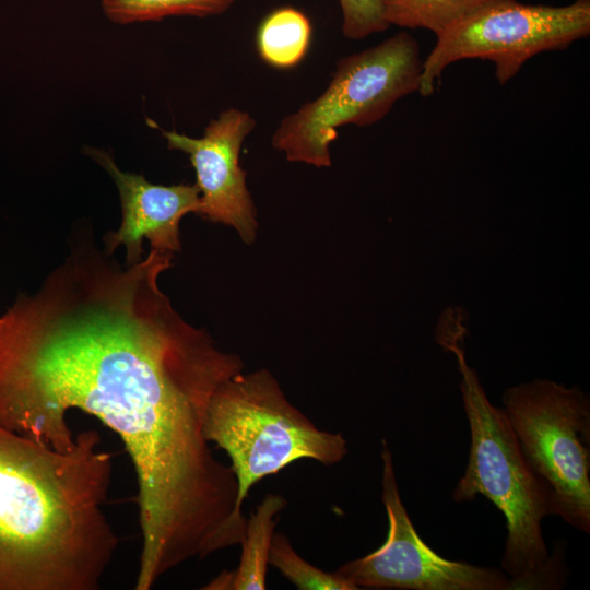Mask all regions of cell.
I'll return each instance as SVG.
<instances>
[{
    "instance_id": "6da1fadb",
    "label": "cell",
    "mask_w": 590,
    "mask_h": 590,
    "mask_svg": "<svg viewBox=\"0 0 590 590\" xmlns=\"http://www.w3.org/2000/svg\"><path fill=\"white\" fill-rule=\"evenodd\" d=\"M172 260L151 248L122 266L79 232L37 292L0 315V426L68 451L75 410L121 439L138 487V590L239 545L247 526L235 474L204 436L213 392L244 362L162 292Z\"/></svg>"
},
{
    "instance_id": "7a4b0ae2",
    "label": "cell",
    "mask_w": 590,
    "mask_h": 590,
    "mask_svg": "<svg viewBox=\"0 0 590 590\" xmlns=\"http://www.w3.org/2000/svg\"><path fill=\"white\" fill-rule=\"evenodd\" d=\"M86 429L59 451L0 426V590H97L119 545L113 455Z\"/></svg>"
},
{
    "instance_id": "3957f363",
    "label": "cell",
    "mask_w": 590,
    "mask_h": 590,
    "mask_svg": "<svg viewBox=\"0 0 590 590\" xmlns=\"http://www.w3.org/2000/svg\"><path fill=\"white\" fill-rule=\"evenodd\" d=\"M463 315L440 316L436 341L455 354L461 396L470 426V451L452 498L462 503L486 497L506 519L502 567L514 589H557L563 581L559 556L548 553L542 521L550 516L546 492L533 474L502 408L493 405L464 356Z\"/></svg>"
},
{
    "instance_id": "277c9868",
    "label": "cell",
    "mask_w": 590,
    "mask_h": 590,
    "mask_svg": "<svg viewBox=\"0 0 590 590\" xmlns=\"http://www.w3.org/2000/svg\"><path fill=\"white\" fill-rule=\"evenodd\" d=\"M204 436L228 456L240 507L256 483L291 463L310 459L330 467L347 453L344 436L318 428L267 368L240 371L215 389Z\"/></svg>"
},
{
    "instance_id": "5b68a950",
    "label": "cell",
    "mask_w": 590,
    "mask_h": 590,
    "mask_svg": "<svg viewBox=\"0 0 590 590\" xmlns=\"http://www.w3.org/2000/svg\"><path fill=\"white\" fill-rule=\"evenodd\" d=\"M422 71L418 44L408 32L340 58L327 88L281 120L272 146L288 162L331 166L337 129L381 120L400 98L418 92Z\"/></svg>"
},
{
    "instance_id": "8992f818",
    "label": "cell",
    "mask_w": 590,
    "mask_h": 590,
    "mask_svg": "<svg viewBox=\"0 0 590 590\" xmlns=\"http://www.w3.org/2000/svg\"><path fill=\"white\" fill-rule=\"evenodd\" d=\"M502 409L546 492L550 516L589 533V396L578 387L538 378L506 389Z\"/></svg>"
},
{
    "instance_id": "52a82bcc",
    "label": "cell",
    "mask_w": 590,
    "mask_h": 590,
    "mask_svg": "<svg viewBox=\"0 0 590 590\" xmlns=\"http://www.w3.org/2000/svg\"><path fill=\"white\" fill-rule=\"evenodd\" d=\"M590 34V0L568 5L493 0L437 36L423 60L418 93L429 96L444 70L463 59L495 64L500 84L514 78L533 56L564 49Z\"/></svg>"
},
{
    "instance_id": "ba28073f",
    "label": "cell",
    "mask_w": 590,
    "mask_h": 590,
    "mask_svg": "<svg viewBox=\"0 0 590 590\" xmlns=\"http://www.w3.org/2000/svg\"><path fill=\"white\" fill-rule=\"evenodd\" d=\"M382 493L388 533L366 556L346 562L334 573L356 589L509 590L500 569L450 560L433 551L416 532L401 500L391 451L381 440Z\"/></svg>"
},
{
    "instance_id": "9c48e42d",
    "label": "cell",
    "mask_w": 590,
    "mask_h": 590,
    "mask_svg": "<svg viewBox=\"0 0 590 590\" xmlns=\"http://www.w3.org/2000/svg\"><path fill=\"white\" fill-rule=\"evenodd\" d=\"M149 123L161 131L168 149L188 155L200 192L197 214L233 227L245 244H253L257 211L239 156L245 139L256 128L255 118L248 111L227 108L208 123L200 138L164 130L151 120Z\"/></svg>"
},
{
    "instance_id": "30bf717a",
    "label": "cell",
    "mask_w": 590,
    "mask_h": 590,
    "mask_svg": "<svg viewBox=\"0 0 590 590\" xmlns=\"http://www.w3.org/2000/svg\"><path fill=\"white\" fill-rule=\"evenodd\" d=\"M84 153L108 173L121 202L120 227L104 236V249L113 255L123 246L126 266L143 258V238L153 249L173 253L180 251V221L188 213H197L200 205L196 185H155L143 175L122 172L103 149L85 146Z\"/></svg>"
},
{
    "instance_id": "8fae6325",
    "label": "cell",
    "mask_w": 590,
    "mask_h": 590,
    "mask_svg": "<svg viewBox=\"0 0 590 590\" xmlns=\"http://www.w3.org/2000/svg\"><path fill=\"white\" fill-rule=\"evenodd\" d=\"M287 500L279 494H268L256 510L247 518L239 563L234 570H223L208 585L205 590H264L269 554L278 516L285 509Z\"/></svg>"
},
{
    "instance_id": "7c38bea8",
    "label": "cell",
    "mask_w": 590,
    "mask_h": 590,
    "mask_svg": "<svg viewBox=\"0 0 590 590\" xmlns=\"http://www.w3.org/2000/svg\"><path fill=\"white\" fill-rule=\"evenodd\" d=\"M311 33V24L305 13L292 7L276 9L258 27L259 56L274 68L295 67L308 50Z\"/></svg>"
},
{
    "instance_id": "4fadbf2b",
    "label": "cell",
    "mask_w": 590,
    "mask_h": 590,
    "mask_svg": "<svg viewBox=\"0 0 590 590\" xmlns=\"http://www.w3.org/2000/svg\"><path fill=\"white\" fill-rule=\"evenodd\" d=\"M493 0H380L388 25L424 28L436 37Z\"/></svg>"
},
{
    "instance_id": "5bb4252c",
    "label": "cell",
    "mask_w": 590,
    "mask_h": 590,
    "mask_svg": "<svg viewBox=\"0 0 590 590\" xmlns=\"http://www.w3.org/2000/svg\"><path fill=\"white\" fill-rule=\"evenodd\" d=\"M236 0H101L106 17L116 24L161 21L169 16L204 17L227 11Z\"/></svg>"
},
{
    "instance_id": "9a60e30c",
    "label": "cell",
    "mask_w": 590,
    "mask_h": 590,
    "mask_svg": "<svg viewBox=\"0 0 590 590\" xmlns=\"http://www.w3.org/2000/svg\"><path fill=\"white\" fill-rule=\"evenodd\" d=\"M269 565L299 590H357L337 573H327L311 565L293 548L288 538L274 532Z\"/></svg>"
},
{
    "instance_id": "2e32d148",
    "label": "cell",
    "mask_w": 590,
    "mask_h": 590,
    "mask_svg": "<svg viewBox=\"0 0 590 590\" xmlns=\"http://www.w3.org/2000/svg\"><path fill=\"white\" fill-rule=\"evenodd\" d=\"M342 11V33L353 40L386 31L380 0H339Z\"/></svg>"
}]
</instances>
